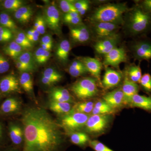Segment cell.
I'll return each mask as SVG.
<instances>
[{"label": "cell", "mask_w": 151, "mask_h": 151, "mask_svg": "<svg viewBox=\"0 0 151 151\" xmlns=\"http://www.w3.org/2000/svg\"><path fill=\"white\" fill-rule=\"evenodd\" d=\"M22 123V151H60L63 138L60 127L43 108H27L23 114Z\"/></svg>", "instance_id": "obj_1"}, {"label": "cell", "mask_w": 151, "mask_h": 151, "mask_svg": "<svg viewBox=\"0 0 151 151\" xmlns=\"http://www.w3.org/2000/svg\"><path fill=\"white\" fill-rule=\"evenodd\" d=\"M129 9L126 3L107 4L96 9L89 19L91 22L111 23L121 25L124 22V14Z\"/></svg>", "instance_id": "obj_2"}, {"label": "cell", "mask_w": 151, "mask_h": 151, "mask_svg": "<svg viewBox=\"0 0 151 151\" xmlns=\"http://www.w3.org/2000/svg\"><path fill=\"white\" fill-rule=\"evenodd\" d=\"M126 26L132 35L144 34L151 29V14L147 13L138 5L128 11Z\"/></svg>", "instance_id": "obj_3"}, {"label": "cell", "mask_w": 151, "mask_h": 151, "mask_svg": "<svg viewBox=\"0 0 151 151\" xmlns=\"http://www.w3.org/2000/svg\"><path fill=\"white\" fill-rule=\"evenodd\" d=\"M71 90L81 100L89 99L96 96L98 92L97 80L92 77H85L73 83Z\"/></svg>", "instance_id": "obj_4"}, {"label": "cell", "mask_w": 151, "mask_h": 151, "mask_svg": "<svg viewBox=\"0 0 151 151\" xmlns=\"http://www.w3.org/2000/svg\"><path fill=\"white\" fill-rule=\"evenodd\" d=\"M89 117L88 114L72 111L70 113L63 117L61 125L65 129L70 133L78 132L85 127Z\"/></svg>", "instance_id": "obj_5"}, {"label": "cell", "mask_w": 151, "mask_h": 151, "mask_svg": "<svg viewBox=\"0 0 151 151\" xmlns=\"http://www.w3.org/2000/svg\"><path fill=\"white\" fill-rule=\"evenodd\" d=\"M110 115H91L86 122L85 130L88 133L98 134L106 129L111 121Z\"/></svg>", "instance_id": "obj_6"}, {"label": "cell", "mask_w": 151, "mask_h": 151, "mask_svg": "<svg viewBox=\"0 0 151 151\" xmlns=\"http://www.w3.org/2000/svg\"><path fill=\"white\" fill-rule=\"evenodd\" d=\"M127 55L124 47H116L104 55L103 64L105 67L108 66L118 68L122 63L127 62Z\"/></svg>", "instance_id": "obj_7"}, {"label": "cell", "mask_w": 151, "mask_h": 151, "mask_svg": "<svg viewBox=\"0 0 151 151\" xmlns=\"http://www.w3.org/2000/svg\"><path fill=\"white\" fill-rule=\"evenodd\" d=\"M132 51L135 59L149 62L151 59V41L146 39L136 42L132 45Z\"/></svg>", "instance_id": "obj_8"}, {"label": "cell", "mask_w": 151, "mask_h": 151, "mask_svg": "<svg viewBox=\"0 0 151 151\" xmlns=\"http://www.w3.org/2000/svg\"><path fill=\"white\" fill-rule=\"evenodd\" d=\"M45 21L47 27L55 32H60V15L59 10L54 4L50 5L45 11Z\"/></svg>", "instance_id": "obj_9"}, {"label": "cell", "mask_w": 151, "mask_h": 151, "mask_svg": "<svg viewBox=\"0 0 151 151\" xmlns=\"http://www.w3.org/2000/svg\"><path fill=\"white\" fill-rule=\"evenodd\" d=\"M94 35L98 39L117 34L119 25L108 22H91Z\"/></svg>", "instance_id": "obj_10"}, {"label": "cell", "mask_w": 151, "mask_h": 151, "mask_svg": "<svg viewBox=\"0 0 151 151\" xmlns=\"http://www.w3.org/2000/svg\"><path fill=\"white\" fill-rule=\"evenodd\" d=\"M119 35L98 39L94 45V50L98 54L105 55L117 47L119 43Z\"/></svg>", "instance_id": "obj_11"}, {"label": "cell", "mask_w": 151, "mask_h": 151, "mask_svg": "<svg viewBox=\"0 0 151 151\" xmlns=\"http://www.w3.org/2000/svg\"><path fill=\"white\" fill-rule=\"evenodd\" d=\"M122 78L123 74L122 72L111 68L106 67L102 84L105 89H112L120 84Z\"/></svg>", "instance_id": "obj_12"}, {"label": "cell", "mask_w": 151, "mask_h": 151, "mask_svg": "<svg viewBox=\"0 0 151 151\" xmlns=\"http://www.w3.org/2000/svg\"><path fill=\"white\" fill-rule=\"evenodd\" d=\"M86 67L88 72L100 82V74L103 68V63L99 60L89 57H83L78 58Z\"/></svg>", "instance_id": "obj_13"}, {"label": "cell", "mask_w": 151, "mask_h": 151, "mask_svg": "<svg viewBox=\"0 0 151 151\" xmlns=\"http://www.w3.org/2000/svg\"><path fill=\"white\" fill-rule=\"evenodd\" d=\"M70 35L72 40L76 43H84L90 39V32L83 24L70 27Z\"/></svg>", "instance_id": "obj_14"}, {"label": "cell", "mask_w": 151, "mask_h": 151, "mask_svg": "<svg viewBox=\"0 0 151 151\" xmlns=\"http://www.w3.org/2000/svg\"><path fill=\"white\" fill-rule=\"evenodd\" d=\"M122 89L124 94V104L129 105L132 97L138 94L140 87L137 83L131 81L125 73Z\"/></svg>", "instance_id": "obj_15"}, {"label": "cell", "mask_w": 151, "mask_h": 151, "mask_svg": "<svg viewBox=\"0 0 151 151\" xmlns=\"http://www.w3.org/2000/svg\"><path fill=\"white\" fill-rule=\"evenodd\" d=\"M20 86L19 81L13 75L6 76L0 81V90L3 93L19 92Z\"/></svg>", "instance_id": "obj_16"}, {"label": "cell", "mask_w": 151, "mask_h": 151, "mask_svg": "<svg viewBox=\"0 0 151 151\" xmlns=\"http://www.w3.org/2000/svg\"><path fill=\"white\" fill-rule=\"evenodd\" d=\"M49 97L50 102H73V98L70 92L67 89L62 87H55L52 89L49 93Z\"/></svg>", "instance_id": "obj_17"}, {"label": "cell", "mask_w": 151, "mask_h": 151, "mask_svg": "<svg viewBox=\"0 0 151 151\" xmlns=\"http://www.w3.org/2000/svg\"><path fill=\"white\" fill-rule=\"evenodd\" d=\"M105 101L113 110L122 107L124 104V96L122 89L108 92L103 97Z\"/></svg>", "instance_id": "obj_18"}, {"label": "cell", "mask_w": 151, "mask_h": 151, "mask_svg": "<svg viewBox=\"0 0 151 151\" xmlns=\"http://www.w3.org/2000/svg\"><path fill=\"white\" fill-rule=\"evenodd\" d=\"M129 105L151 112V97L135 94L132 97Z\"/></svg>", "instance_id": "obj_19"}, {"label": "cell", "mask_w": 151, "mask_h": 151, "mask_svg": "<svg viewBox=\"0 0 151 151\" xmlns=\"http://www.w3.org/2000/svg\"><path fill=\"white\" fill-rule=\"evenodd\" d=\"M71 45L69 41L63 40L58 45L56 50V55L60 61L66 63L68 60Z\"/></svg>", "instance_id": "obj_20"}, {"label": "cell", "mask_w": 151, "mask_h": 151, "mask_svg": "<svg viewBox=\"0 0 151 151\" xmlns=\"http://www.w3.org/2000/svg\"><path fill=\"white\" fill-rule=\"evenodd\" d=\"M33 15L32 9L28 6H23L15 12V18L22 24L29 21Z\"/></svg>", "instance_id": "obj_21"}, {"label": "cell", "mask_w": 151, "mask_h": 151, "mask_svg": "<svg viewBox=\"0 0 151 151\" xmlns=\"http://www.w3.org/2000/svg\"><path fill=\"white\" fill-rule=\"evenodd\" d=\"M9 133L11 141L14 145H21L24 140V132L22 128L16 124H11L9 128Z\"/></svg>", "instance_id": "obj_22"}, {"label": "cell", "mask_w": 151, "mask_h": 151, "mask_svg": "<svg viewBox=\"0 0 151 151\" xmlns=\"http://www.w3.org/2000/svg\"><path fill=\"white\" fill-rule=\"evenodd\" d=\"M20 108V103L15 98H9L5 100L1 106L0 110L5 114L13 113L18 111Z\"/></svg>", "instance_id": "obj_23"}, {"label": "cell", "mask_w": 151, "mask_h": 151, "mask_svg": "<svg viewBox=\"0 0 151 151\" xmlns=\"http://www.w3.org/2000/svg\"><path fill=\"white\" fill-rule=\"evenodd\" d=\"M68 71L69 74L74 77H78L88 73L85 65L78 59L71 63L68 67Z\"/></svg>", "instance_id": "obj_24"}, {"label": "cell", "mask_w": 151, "mask_h": 151, "mask_svg": "<svg viewBox=\"0 0 151 151\" xmlns=\"http://www.w3.org/2000/svg\"><path fill=\"white\" fill-rule=\"evenodd\" d=\"M49 107L54 113L64 116L70 113L72 110L71 104L68 103L50 102Z\"/></svg>", "instance_id": "obj_25"}, {"label": "cell", "mask_w": 151, "mask_h": 151, "mask_svg": "<svg viewBox=\"0 0 151 151\" xmlns=\"http://www.w3.org/2000/svg\"><path fill=\"white\" fill-rule=\"evenodd\" d=\"M19 81L20 85L26 92L33 95V82L31 75L29 73H22Z\"/></svg>", "instance_id": "obj_26"}, {"label": "cell", "mask_w": 151, "mask_h": 151, "mask_svg": "<svg viewBox=\"0 0 151 151\" xmlns=\"http://www.w3.org/2000/svg\"><path fill=\"white\" fill-rule=\"evenodd\" d=\"M24 49L18 44L15 41H13L9 44L4 49V52L7 55L13 59H17L23 53Z\"/></svg>", "instance_id": "obj_27"}, {"label": "cell", "mask_w": 151, "mask_h": 151, "mask_svg": "<svg viewBox=\"0 0 151 151\" xmlns=\"http://www.w3.org/2000/svg\"><path fill=\"white\" fill-rule=\"evenodd\" d=\"M113 109L104 100H100L94 104L92 112V115H109L113 113Z\"/></svg>", "instance_id": "obj_28"}, {"label": "cell", "mask_w": 151, "mask_h": 151, "mask_svg": "<svg viewBox=\"0 0 151 151\" xmlns=\"http://www.w3.org/2000/svg\"><path fill=\"white\" fill-rule=\"evenodd\" d=\"M128 78L135 83H139L142 78V70L139 65L133 64L130 65L126 72Z\"/></svg>", "instance_id": "obj_29"}, {"label": "cell", "mask_w": 151, "mask_h": 151, "mask_svg": "<svg viewBox=\"0 0 151 151\" xmlns=\"http://www.w3.org/2000/svg\"><path fill=\"white\" fill-rule=\"evenodd\" d=\"M17 60L27 66L32 71L36 68V62L34 57L32 53L29 51L23 52Z\"/></svg>", "instance_id": "obj_30"}, {"label": "cell", "mask_w": 151, "mask_h": 151, "mask_svg": "<svg viewBox=\"0 0 151 151\" xmlns=\"http://www.w3.org/2000/svg\"><path fill=\"white\" fill-rule=\"evenodd\" d=\"M94 103L92 101H84L77 103L74 106L72 111L73 112L88 114L92 113Z\"/></svg>", "instance_id": "obj_31"}, {"label": "cell", "mask_w": 151, "mask_h": 151, "mask_svg": "<svg viewBox=\"0 0 151 151\" xmlns=\"http://www.w3.org/2000/svg\"><path fill=\"white\" fill-rule=\"evenodd\" d=\"M63 19L65 23L70 25L75 26L83 24L81 16L77 12H72L65 14Z\"/></svg>", "instance_id": "obj_32"}, {"label": "cell", "mask_w": 151, "mask_h": 151, "mask_svg": "<svg viewBox=\"0 0 151 151\" xmlns=\"http://www.w3.org/2000/svg\"><path fill=\"white\" fill-rule=\"evenodd\" d=\"M0 26L11 30L12 32L17 29V26L15 22L8 14L6 13H0Z\"/></svg>", "instance_id": "obj_33"}, {"label": "cell", "mask_w": 151, "mask_h": 151, "mask_svg": "<svg viewBox=\"0 0 151 151\" xmlns=\"http://www.w3.org/2000/svg\"><path fill=\"white\" fill-rule=\"evenodd\" d=\"M70 136V141L74 145L82 146L84 145L89 140L88 135L83 132H72Z\"/></svg>", "instance_id": "obj_34"}, {"label": "cell", "mask_w": 151, "mask_h": 151, "mask_svg": "<svg viewBox=\"0 0 151 151\" xmlns=\"http://www.w3.org/2000/svg\"><path fill=\"white\" fill-rule=\"evenodd\" d=\"M24 2L20 0H6L3 2V6L6 9L14 12L22 6Z\"/></svg>", "instance_id": "obj_35"}, {"label": "cell", "mask_w": 151, "mask_h": 151, "mask_svg": "<svg viewBox=\"0 0 151 151\" xmlns=\"http://www.w3.org/2000/svg\"><path fill=\"white\" fill-rule=\"evenodd\" d=\"M14 41L24 49L31 48L32 47V42L30 41L26 34L24 32L18 33Z\"/></svg>", "instance_id": "obj_36"}, {"label": "cell", "mask_w": 151, "mask_h": 151, "mask_svg": "<svg viewBox=\"0 0 151 151\" xmlns=\"http://www.w3.org/2000/svg\"><path fill=\"white\" fill-rule=\"evenodd\" d=\"M42 76L59 82L62 79V75L54 68H48L44 71Z\"/></svg>", "instance_id": "obj_37"}, {"label": "cell", "mask_w": 151, "mask_h": 151, "mask_svg": "<svg viewBox=\"0 0 151 151\" xmlns=\"http://www.w3.org/2000/svg\"><path fill=\"white\" fill-rule=\"evenodd\" d=\"M73 4L77 12L81 16L85 14L89 9L90 2L86 0H80L73 1Z\"/></svg>", "instance_id": "obj_38"}, {"label": "cell", "mask_w": 151, "mask_h": 151, "mask_svg": "<svg viewBox=\"0 0 151 151\" xmlns=\"http://www.w3.org/2000/svg\"><path fill=\"white\" fill-rule=\"evenodd\" d=\"M139 84L146 92L151 93V75L150 73H145L142 75Z\"/></svg>", "instance_id": "obj_39"}, {"label": "cell", "mask_w": 151, "mask_h": 151, "mask_svg": "<svg viewBox=\"0 0 151 151\" xmlns=\"http://www.w3.org/2000/svg\"><path fill=\"white\" fill-rule=\"evenodd\" d=\"M59 5L61 10L65 14L77 12L74 6L73 1L62 0L60 1Z\"/></svg>", "instance_id": "obj_40"}, {"label": "cell", "mask_w": 151, "mask_h": 151, "mask_svg": "<svg viewBox=\"0 0 151 151\" xmlns=\"http://www.w3.org/2000/svg\"><path fill=\"white\" fill-rule=\"evenodd\" d=\"M46 24L44 17L39 16L36 19L34 29L37 30L40 35H43L45 32Z\"/></svg>", "instance_id": "obj_41"}, {"label": "cell", "mask_w": 151, "mask_h": 151, "mask_svg": "<svg viewBox=\"0 0 151 151\" xmlns=\"http://www.w3.org/2000/svg\"><path fill=\"white\" fill-rule=\"evenodd\" d=\"M12 37V32L11 30L0 26V42L9 41Z\"/></svg>", "instance_id": "obj_42"}, {"label": "cell", "mask_w": 151, "mask_h": 151, "mask_svg": "<svg viewBox=\"0 0 151 151\" xmlns=\"http://www.w3.org/2000/svg\"><path fill=\"white\" fill-rule=\"evenodd\" d=\"M90 147L95 151H113L103 143L97 140L89 142Z\"/></svg>", "instance_id": "obj_43"}, {"label": "cell", "mask_w": 151, "mask_h": 151, "mask_svg": "<svg viewBox=\"0 0 151 151\" xmlns=\"http://www.w3.org/2000/svg\"><path fill=\"white\" fill-rule=\"evenodd\" d=\"M10 68L8 60L5 57L0 53V73H6Z\"/></svg>", "instance_id": "obj_44"}, {"label": "cell", "mask_w": 151, "mask_h": 151, "mask_svg": "<svg viewBox=\"0 0 151 151\" xmlns=\"http://www.w3.org/2000/svg\"><path fill=\"white\" fill-rule=\"evenodd\" d=\"M137 4L144 12L151 14V0L138 1Z\"/></svg>", "instance_id": "obj_45"}, {"label": "cell", "mask_w": 151, "mask_h": 151, "mask_svg": "<svg viewBox=\"0 0 151 151\" xmlns=\"http://www.w3.org/2000/svg\"><path fill=\"white\" fill-rule=\"evenodd\" d=\"M15 64L18 70H19L22 73H23V72H28V73H29V72L32 71L27 66L25 65L24 64H23L22 63L20 62L17 60L16 61Z\"/></svg>", "instance_id": "obj_46"}, {"label": "cell", "mask_w": 151, "mask_h": 151, "mask_svg": "<svg viewBox=\"0 0 151 151\" xmlns=\"http://www.w3.org/2000/svg\"><path fill=\"white\" fill-rule=\"evenodd\" d=\"M45 50L43 48L41 47H39L36 50L35 53L34 57L36 63L40 64V60L43 55L44 52Z\"/></svg>", "instance_id": "obj_47"}, {"label": "cell", "mask_w": 151, "mask_h": 151, "mask_svg": "<svg viewBox=\"0 0 151 151\" xmlns=\"http://www.w3.org/2000/svg\"><path fill=\"white\" fill-rule=\"evenodd\" d=\"M41 43L52 47V40L51 37L49 35L44 36L42 38Z\"/></svg>", "instance_id": "obj_48"}, {"label": "cell", "mask_w": 151, "mask_h": 151, "mask_svg": "<svg viewBox=\"0 0 151 151\" xmlns=\"http://www.w3.org/2000/svg\"><path fill=\"white\" fill-rule=\"evenodd\" d=\"M50 56H51V53H50V51L45 50L44 52L43 55L40 60L39 64H44L47 62L48 60L50 58Z\"/></svg>", "instance_id": "obj_49"}, {"label": "cell", "mask_w": 151, "mask_h": 151, "mask_svg": "<svg viewBox=\"0 0 151 151\" xmlns=\"http://www.w3.org/2000/svg\"><path fill=\"white\" fill-rule=\"evenodd\" d=\"M41 81L44 84L47 85V86H51V85H53V84L57 83L56 81H54V80L45 78V77H43V76H42Z\"/></svg>", "instance_id": "obj_50"}, {"label": "cell", "mask_w": 151, "mask_h": 151, "mask_svg": "<svg viewBox=\"0 0 151 151\" xmlns=\"http://www.w3.org/2000/svg\"><path fill=\"white\" fill-rule=\"evenodd\" d=\"M41 46L42 48H43L44 50L50 51L51 50L52 47L41 43Z\"/></svg>", "instance_id": "obj_51"}, {"label": "cell", "mask_w": 151, "mask_h": 151, "mask_svg": "<svg viewBox=\"0 0 151 151\" xmlns=\"http://www.w3.org/2000/svg\"><path fill=\"white\" fill-rule=\"evenodd\" d=\"M2 134V128L1 127V125H0V137H1V135Z\"/></svg>", "instance_id": "obj_52"}, {"label": "cell", "mask_w": 151, "mask_h": 151, "mask_svg": "<svg viewBox=\"0 0 151 151\" xmlns=\"http://www.w3.org/2000/svg\"><path fill=\"white\" fill-rule=\"evenodd\" d=\"M6 151H18L17 150H8Z\"/></svg>", "instance_id": "obj_53"}]
</instances>
